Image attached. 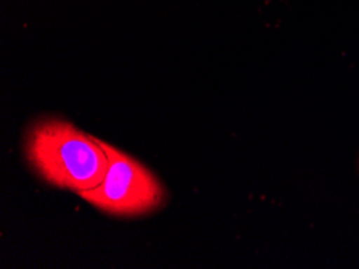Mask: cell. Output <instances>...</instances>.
I'll list each match as a JSON object with an SVG mask.
<instances>
[{"mask_svg":"<svg viewBox=\"0 0 359 269\" xmlns=\"http://www.w3.org/2000/svg\"><path fill=\"white\" fill-rule=\"evenodd\" d=\"M102 145L108 155L105 178L81 197L113 216L134 218L158 210L165 203V189L156 176L116 147L103 140Z\"/></svg>","mask_w":359,"mask_h":269,"instance_id":"cell-2","label":"cell"},{"mask_svg":"<svg viewBox=\"0 0 359 269\" xmlns=\"http://www.w3.org/2000/svg\"><path fill=\"white\" fill-rule=\"evenodd\" d=\"M25 153L46 183L79 195L97 188L108 168L102 140L63 119H43L32 126Z\"/></svg>","mask_w":359,"mask_h":269,"instance_id":"cell-1","label":"cell"}]
</instances>
